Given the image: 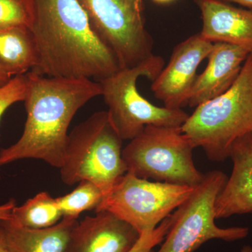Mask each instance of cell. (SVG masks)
<instances>
[{"label":"cell","instance_id":"cell-20","mask_svg":"<svg viewBox=\"0 0 252 252\" xmlns=\"http://www.w3.org/2000/svg\"><path fill=\"white\" fill-rule=\"evenodd\" d=\"M27 86L28 79L26 74L11 78L5 85L0 87V120L11 105L24 101Z\"/></svg>","mask_w":252,"mask_h":252},{"label":"cell","instance_id":"cell-12","mask_svg":"<svg viewBox=\"0 0 252 252\" xmlns=\"http://www.w3.org/2000/svg\"><path fill=\"white\" fill-rule=\"evenodd\" d=\"M250 53L240 46L214 43L204 72L197 76L189 95L188 106L200 104L223 94L236 80Z\"/></svg>","mask_w":252,"mask_h":252},{"label":"cell","instance_id":"cell-15","mask_svg":"<svg viewBox=\"0 0 252 252\" xmlns=\"http://www.w3.org/2000/svg\"><path fill=\"white\" fill-rule=\"evenodd\" d=\"M77 220L63 217L59 223L41 229L23 228L0 220L8 252H65L69 235Z\"/></svg>","mask_w":252,"mask_h":252},{"label":"cell","instance_id":"cell-27","mask_svg":"<svg viewBox=\"0 0 252 252\" xmlns=\"http://www.w3.org/2000/svg\"><path fill=\"white\" fill-rule=\"evenodd\" d=\"M240 252H252V248L250 245H245L242 248Z\"/></svg>","mask_w":252,"mask_h":252},{"label":"cell","instance_id":"cell-25","mask_svg":"<svg viewBox=\"0 0 252 252\" xmlns=\"http://www.w3.org/2000/svg\"><path fill=\"white\" fill-rule=\"evenodd\" d=\"M11 79V78L5 75L3 73L0 72V87L5 85V84H6V83H7Z\"/></svg>","mask_w":252,"mask_h":252},{"label":"cell","instance_id":"cell-5","mask_svg":"<svg viewBox=\"0 0 252 252\" xmlns=\"http://www.w3.org/2000/svg\"><path fill=\"white\" fill-rule=\"evenodd\" d=\"M165 65L160 56H153L134 67L122 68L99 81L109 120L124 140H132L147 126L182 127L188 114L182 109L158 107L140 94L137 81L145 77L154 81Z\"/></svg>","mask_w":252,"mask_h":252},{"label":"cell","instance_id":"cell-24","mask_svg":"<svg viewBox=\"0 0 252 252\" xmlns=\"http://www.w3.org/2000/svg\"><path fill=\"white\" fill-rule=\"evenodd\" d=\"M228 3H235L245 6V7L252 9V0H223Z\"/></svg>","mask_w":252,"mask_h":252},{"label":"cell","instance_id":"cell-14","mask_svg":"<svg viewBox=\"0 0 252 252\" xmlns=\"http://www.w3.org/2000/svg\"><path fill=\"white\" fill-rule=\"evenodd\" d=\"M229 157L233 171L217 197L216 219L252 213V132L235 141Z\"/></svg>","mask_w":252,"mask_h":252},{"label":"cell","instance_id":"cell-10","mask_svg":"<svg viewBox=\"0 0 252 252\" xmlns=\"http://www.w3.org/2000/svg\"><path fill=\"white\" fill-rule=\"evenodd\" d=\"M213 44L198 33L176 46L168 64L152 81L151 87L164 107L178 109L188 106L197 69L208 57Z\"/></svg>","mask_w":252,"mask_h":252},{"label":"cell","instance_id":"cell-8","mask_svg":"<svg viewBox=\"0 0 252 252\" xmlns=\"http://www.w3.org/2000/svg\"><path fill=\"white\" fill-rule=\"evenodd\" d=\"M194 189L150 182L127 172L104 196L95 212H111L142 235L155 229L191 195Z\"/></svg>","mask_w":252,"mask_h":252},{"label":"cell","instance_id":"cell-16","mask_svg":"<svg viewBox=\"0 0 252 252\" xmlns=\"http://www.w3.org/2000/svg\"><path fill=\"white\" fill-rule=\"evenodd\" d=\"M37 63V52L29 28L0 30V72L10 78L31 72Z\"/></svg>","mask_w":252,"mask_h":252},{"label":"cell","instance_id":"cell-13","mask_svg":"<svg viewBox=\"0 0 252 252\" xmlns=\"http://www.w3.org/2000/svg\"><path fill=\"white\" fill-rule=\"evenodd\" d=\"M201 11L200 34L212 43L240 46L252 53V10L240 9L223 0H194Z\"/></svg>","mask_w":252,"mask_h":252},{"label":"cell","instance_id":"cell-6","mask_svg":"<svg viewBox=\"0 0 252 252\" xmlns=\"http://www.w3.org/2000/svg\"><path fill=\"white\" fill-rule=\"evenodd\" d=\"M195 148L181 127L147 126L123 149V158L139 178L195 187L205 174L194 164Z\"/></svg>","mask_w":252,"mask_h":252},{"label":"cell","instance_id":"cell-4","mask_svg":"<svg viewBox=\"0 0 252 252\" xmlns=\"http://www.w3.org/2000/svg\"><path fill=\"white\" fill-rule=\"evenodd\" d=\"M122 143L107 111L94 113L68 135L64 160L59 169L61 180L68 186L89 181L105 196L127 172Z\"/></svg>","mask_w":252,"mask_h":252},{"label":"cell","instance_id":"cell-1","mask_svg":"<svg viewBox=\"0 0 252 252\" xmlns=\"http://www.w3.org/2000/svg\"><path fill=\"white\" fill-rule=\"evenodd\" d=\"M30 1L29 29L37 52V63L31 72L99 82L122 69L112 50L93 30L78 0Z\"/></svg>","mask_w":252,"mask_h":252},{"label":"cell","instance_id":"cell-19","mask_svg":"<svg viewBox=\"0 0 252 252\" xmlns=\"http://www.w3.org/2000/svg\"><path fill=\"white\" fill-rule=\"evenodd\" d=\"M31 20L30 0H0V30L29 28Z\"/></svg>","mask_w":252,"mask_h":252},{"label":"cell","instance_id":"cell-21","mask_svg":"<svg viewBox=\"0 0 252 252\" xmlns=\"http://www.w3.org/2000/svg\"><path fill=\"white\" fill-rule=\"evenodd\" d=\"M172 223V214L152 231L141 235L138 242L129 252H151L162 243Z\"/></svg>","mask_w":252,"mask_h":252},{"label":"cell","instance_id":"cell-26","mask_svg":"<svg viewBox=\"0 0 252 252\" xmlns=\"http://www.w3.org/2000/svg\"><path fill=\"white\" fill-rule=\"evenodd\" d=\"M153 1H155L156 3H158V4H165L172 2V1H175V0H153Z\"/></svg>","mask_w":252,"mask_h":252},{"label":"cell","instance_id":"cell-17","mask_svg":"<svg viewBox=\"0 0 252 252\" xmlns=\"http://www.w3.org/2000/svg\"><path fill=\"white\" fill-rule=\"evenodd\" d=\"M63 218L56 198L43 191L28 199L21 206L16 205L8 220L17 226L41 229L56 225Z\"/></svg>","mask_w":252,"mask_h":252},{"label":"cell","instance_id":"cell-22","mask_svg":"<svg viewBox=\"0 0 252 252\" xmlns=\"http://www.w3.org/2000/svg\"><path fill=\"white\" fill-rule=\"evenodd\" d=\"M16 206V201L14 198L10 199L6 203L0 205V220H9L11 218L13 209Z\"/></svg>","mask_w":252,"mask_h":252},{"label":"cell","instance_id":"cell-9","mask_svg":"<svg viewBox=\"0 0 252 252\" xmlns=\"http://www.w3.org/2000/svg\"><path fill=\"white\" fill-rule=\"evenodd\" d=\"M91 27L119 61L121 68L138 65L153 56L143 0H78Z\"/></svg>","mask_w":252,"mask_h":252},{"label":"cell","instance_id":"cell-2","mask_svg":"<svg viewBox=\"0 0 252 252\" xmlns=\"http://www.w3.org/2000/svg\"><path fill=\"white\" fill-rule=\"evenodd\" d=\"M26 75L24 130L16 143L0 151V166L36 159L60 169L71 122L81 107L102 95V86L89 79L44 77L32 72Z\"/></svg>","mask_w":252,"mask_h":252},{"label":"cell","instance_id":"cell-3","mask_svg":"<svg viewBox=\"0 0 252 252\" xmlns=\"http://www.w3.org/2000/svg\"><path fill=\"white\" fill-rule=\"evenodd\" d=\"M181 128L210 160L222 162L229 158L235 141L252 132V53L233 85L195 107Z\"/></svg>","mask_w":252,"mask_h":252},{"label":"cell","instance_id":"cell-11","mask_svg":"<svg viewBox=\"0 0 252 252\" xmlns=\"http://www.w3.org/2000/svg\"><path fill=\"white\" fill-rule=\"evenodd\" d=\"M140 236L125 220L102 210L77 220L71 230L65 252H129Z\"/></svg>","mask_w":252,"mask_h":252},{"label":"cell","instance_id":"cell-23","mask_svg":"<svg viewBox=\"0 0 252 252\" xmlns=\"http://www.w3.org/2000/svg\"><path fill=\"white\" fill-rule=\"evenodd\" d=\"M0 252H8L7 244L4 230L0 227Z\"/></svg>","mask_w":252,"mask_h":252},{"label":"cell","instance_id":"cell-18","mask_svg":"<svg viewBox=\"0 0 252 252\" xmlns=\"http://www.w3.org/2000/svg\"><path fill=\"white\" fill-rule=\"evenodd\" d=\"M98 187L89 181H81L71 193L56 198L63 217L77 220L83 212L95 210L103 199Z\"/></svg>","mask_w":252,"mask_h":252},{"label":"cell","instance_id":"cell-7","mask_svg":"<svg viewBox=\"0 0 252 252\" xmlns=\"http://www.w3.org/2000/svg\"><path fill=\"white\" fill-rule=\"evenodd\" d=\"M227 176L214 170L172 214V223L158 252H193L212 239L237 241L248 237L247 227L220 228L215 223V203Z\"/></svg>","mask_w":252,"mask_h":252}]
</instances>
